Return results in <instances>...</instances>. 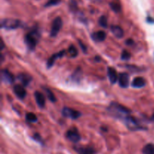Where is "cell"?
I'll return each mask as SVG.
<instances>
[{"instance_id":"1","label":"cell","mask_w":154,"mask_h":154,"mask_svg":"<svg viewBox=\"0 0 154 154\" xmlns=\"http://www.w3.org/2000/svg\"><path fill=\"white\" fill-rule=\"evenodd\" d=\"M108 112L111 117L123 120L127 116L130 115L131 111L123 105L113 102L108 107Z\"/></svg>"},{"instance_id":"2","label":"cell","mask_w":154,"mask_h":154,"mask_svg":"<svg viewBox=\"0 0 154 154\" xmlns=\"http://www.w3.org/2000/svg\"><path fill=\"white\" fill-rule=\"evenodd\" d=\"M41 38V31L38 27L35 26L26 35L24 38V42L27 48L30 51H34L36 45L38 43Z\"/></svg>"},{"instance_id":"3","label":"cell","mask_w":154,"mask_h":154,"mask_svg":"<svg viewBox=\"0 0 154 154\" xmlns=\"http://www.w3.org/2000/svg\"><path fill=\"white\" fill-rule=\"evenodd\" d=\"M123 122L126 124V127L131 131H138V130H146L147 128L144 127L142 124L137 120L135 117H132L131 115L127 116L123 120Z\"/></svg>"},{"instance_id":"4","label":"cell","mask_w":154,"mask_h":154,"mask_svg":"<svg viewBox=\"0 0 154 154\" xmlns=\"http://www.w3.org/2000/svg\"><path fill=\"white\" fill-rule=\"evenodd\" d=\"M22 26V22L19 20L5 18L1 20V28L5 29H16Z\"/></svg>"},{"instance_id":"5","label":"cell","mask_w":154,"mask_h":154,"mask_svg":"<svg viewBox=\"0 0 154 154\" xmlns=\"http://www.w3.org/2000/svg\"><path fill=\"white\" fill-rule=\"evenodd\" d=\"M66 137L67 139H69V141H72V143H75V144L78 143L81 141V135L75 127H73L68 130V132L66 134Z\"/></svg>"},{"instance_id":"6","label":"cell","mask_w":154,"mask_h":154,"mask_svg":"<svg viewBox=\"0 0 154 154\" xmlns=\"http://www.w3.org/2000/svg\"><path fill=\"white\" fill-rule=\"evenodd\" d=\"M62 26H63V20L60 17H57L54 19L53 21L52 26H51V37H56L59 32L61 29Z\"/></svg>"},{"instance_id":"7","label":"cell","mask_w":154,"mask_h":154,"mask_svg":"<svg viewBox=\"0 0 154 154\" xmlns=\"http://www.w3.org/2000/svg\"><path fill=\"white\" fill-rule=\"evenodd\" d=\"M62 114L65 117L71 118L72 120H76V119L79 118L81 116V112H79L78 111H75V110L72 109V108H68V107L63 108V111H62Z\"/></svg>"},{"instance_id":"8","label":"cell","mask_w":154,"mask_h":154,"mask_svg":"<svg viewBox=\"0 0 154 154\" xmlns=\"http://www.w3.org/2000/svg\"><path fill=\"white\" fill-rule=\"evenodd\" d=\"M1 79L2 81L9 84H12L15 81L14 75L8 69H2L1 71Z\"/></svg>"},{"instance_id":"9","label":"cell","mask_w":154,"mask_h":154,"mask_svg":"<svg viewBox=\"0 0 154 154\" xmlns=\"http://www.w3.org/2000/svg\"><path fill=\"white\" fill-rule=\"evenodd\" d=\"M66 51H65V50H63V51H60V52H58L57 54H53V55L48 59V62H47V68H48V69H51V68L54 66V63L57 61V59L62 58L63 57H64L65 54H66Z\"/></svg>"},{"instance_id":"10","label":"cell","mask_w":154,"mask_h":154,"mask_svg":"<svg viewBox=\"0 0 154 154\" xmlns=\"http://www.w3.org/2000/svg\"><path fill=\"white\" fill-rule=\"evenodd\" d=\"M14 93L16 95V96L17 98H19L20 99L23 100V99H25L26 96V90L25 87L23 85H15L13 88Z\"/></svg>"},{"instance_id":"11","label":"cell","mask_w":154,"mask_h":154,"mask_svg":"<svg viewBox=\"0 0 154 154\" xmlns=\"http://www.w3.org/2000/svg\"><path fill=\"white\" fill-rule=\"evenodd\" d=\"M119 85L122 88H127L129 84V76L126 72H122L119 75Z\"/></svg>"},{"instance_id":"12","label":"cell","mask_w":154,"mask_h":154,"mask_svg":"<svg viewBox=\"0 0 154 154\" xmlns=\"http://www.w3.org/2000/svg\"><path fill=\"white\" fill-rule=\"evenodd\" d=\"M82 78H83L82 69H81V68L78 67L76 69H75V72L72 73V75H71V80H72V81H73V82L78 84V83L81 82Z\"/></svg>"},{"instance_id":"13","label":"cell","mask_w":154,"mask_h":154,"mask_svg":"<svg viewBox=\"0 0 154 154\" xmlns=\"http://www.w3.org/2000/svg\"><path fill=\"white\" fill-rule=\"evenodd\" d=\"M107 70H108V78H109V81L110 82H111V84H116L119 78V75H117V71L112 67H108Z\"/></svg>"},{"instance_id":"14","label":"cell","mask_w":154,"mask_h":154,"mask_svg":"<svg viewBox=\"0 0 154 154\" xmlns=\"http://www.w3.org/2000/svg\"><path fill=\"white\" fill-rule=\"evenodd\" d=\"M107 37V35L105 32L104 31H97L96 32H93L91 35V38L94 42H102L105 40Z\"/></svg>"},{"instance_id":"15","label":"cell","mask_w":154,"mask_h":154,"mask_svg":"<svg viewBox=\"0 0 154 154\" xmlns=\"http://www.w3.org/2000/svg\"><path fill=\"white\" fill-rule=\"evenodd\" d=\"M17 79L20 81L23 86L27 87L32 81V77L26 73H20L17 75Z\"/></svg>"},{"instance_id":"16","label":"cell","mask_w":154,"mask_h":154,"mask_svg":"<svg viewBox=\"0 0 154 154\" xmlns=\"http://www.w3.org/2000/svg\"><path fill=\"white\" fill-rule=\"evenodd\" d=\"M35 99V102L37 105L40 107L41 108H44L45 105V97L42 93L39 91H35L34 93Z\"/></svg>"},{"instance_id":"17","label":"cell","mask_w":154,"mask_h":154,"mask_svg":"<svg viewBox=\"0 0 154 154\" xmlns=\"http://www.w3.org/2000/svg\"><path fill=\"white\" fill-rule=\"evenodd\" d=\"M75 150L78 154H96L95 149L91 147H75Z\"/></svg>"},{"instance_id":"18","label":"cell","mask_w":154,"mask_h":154,"mask_svg":"<svg viewBox=\"0 0 154 154\" xmlns=\"http://www.w3.org/2000/svg\"><path fill=\"white\" fill-rule=\"evenodd\" d=\"M146 84L145 80L141 77H138V78H134L132 82V86L134 88H141L144 87Z\"/></svg>"},{"instance_id":"19","label":"cell","mask_w":154,"mask_h":154,"mask_svg":"<svg viewBox=\"0 0 154 154\" xmlns=\"http://www.w3.org/2000/svg\"><path fill=\"white\" fill-rule=\"evenodd\" d=\"M111 32H112L113 34H114L116 37L118 38L123 37V34H124L123 30V29L120 26H119L112 25L111 26Z\"/></svg>"},{"instance_id":"20","label":"cell","mask_w":154,"mask_h":154,"mask_svg":"<svg viewBox=\"0 0 154 154\" xmlns=\"http://www.w3.org/2000/svg\"><path fill=\"white\" fill-rule=\"evenodd\" d=\"M142 152L144 154H154V145L153 144H148L143 148Z\"/></svg>"},{"instance_id":"21","label":"cell","mask_w":154,"mask_h":154,"mask_svg":"<svg viewBox=\"0 0 154 154\" xmlns=\"http://www.w3.org/2000/svg\"><path fill=\"white\" fill-rule=\"evenodd\" d=\"M44 90H45V91L46 92V94H47V96H48V99H49L51 102H57V99H56L55 96H54V94L53 93V92L51 91L49 88H46V87H45V88H44Z\"/></svg>"},{"instance_id":"22","label":"cell","mask_w":154,"mask_h":154,"mask_svg":"<svg viewBox=\"0 0 154 154\" xmlns=\"http://www.w3.org/2000/svg\"><path fill=\"white\" fill-rule=\"evenodd\" d=\"M26 120L29 123H35L37 122L38 118L35 114H34L33 113H28L26 114Z\"/></svg>"},{"instance_id":"23","label":"cell","mask_w":154,"mask_h":154,"mask_svg":"<svg viewBox=\"0 0 154 154\" xmlns=\"http://www.w3.org/2000/svg\"><path fill=\"white\" fill-rule=\"evenodd\" d=\"M69 55H70L71 57H72V58H75V57H76L78 55V49H77V48H75L74 45H71L69 48Z\"/></svg>"},{"instance_id":"24","label":"cell","mask_w":154,"mask_h":154,"mask_svg":"<svg viewBox=\"0 0 154 154\" xmlns=\"http://www.w3.org/2000/svg\"><path fill=\"white\" fill-rule=\"evenodd\" d=\"M69 8H70V10L72 12L75 13V12L78 11V8L77 2L75 0H69Z\"/></svg>"},{"instance_id":"25","label":"cell","mask_w":154,"mask_h":154,"mask_svg":"<svg viewBox=\"0 0 154 154\" xmlns=\"http://www.w3.org/2000/svg\"><path fill=\"white\" fill-rule=\"evenodd\" d=\"M110 7L112 9L113 11H114L115 13H119V12L121 11V7L118 3L111 2L110 3Z\"/></svg>"},{"instance_id":"26","label":"cell","mask_w":154,"mask_h":154,"mask_svg":"<svg viewBox=\"0 0 154 154\" xmlns=\"http://www.w3.org/2000/svg\"><path fill=\"white\" fill-rule=\"evenodd\" d=\"M99 23L103 28H107L108 27V19L105 16H101L99 20Z\"/></svg>"},{"instance_id":"27","label":"cell","mask_w":154,"mask_h":154,"mask_svg":"<svg viewBox=\"0 0 154 154\" xmlns=\"http://www.w3.org/2000/svg\"><path fill=\"white\" fill-rule=\"evenodd\" d=\"M61 2V0H48L45 5V7H51V6L57 5Z\"/></svg>"},{"instance_id":"28","label":"cell","mask_w":154,"mask_h":154,"mask_svg":"<svg viewBox=\"0 0 154 154\" xmlns=\"http://www.w3.org/2000/svg\"><path fill=\"white\" fill-rule=\"evenodd\" d=\"M131 57V54L129 51H127L126 50L123 51L121 54V59L123 60H129Z\"/></svg>"},{"instance_id":"29","label":"cell","mask_w":154,"mask_h":154,"mask_svg":"<svg viewBox=\"0 0 154 154\" xmlns=\"http://www.w3.org/2000/svg\"><path fill=\"white\" fill-rule=\"evenodd\" d=\"M32 138L35 140V141H37V142L40 143V144H44L43 139H42V137H41V135H39L38 133H35V135H33Z\"/></svg>"},{"instance_id":"30","label":"cell","mask_w":154,"mask_h":154,"mask_svg":"<svg viewBox=\"0 0 154 154\" xmlns=\"http://www.w3.org/2000/svg\"><path fill=\"white\" fill-rule=\"evenodd\" d=\"M78 45H79V46L81 47V48L82 49L83 52L85 53V54H87V48L86 47V45H84V43H83L82 42H81V40H78Z\"/></svg>"},{"instance_id":"31","label":"cell","mask_w":154,"mask_h":154,"mask_svg":"<svg viewBox=\"0 0 154 154\" xmlns=\"http://www.w3.org/2000/svg\"><path fill=\"white\" fill-rule=\"evenodd\" d=\"M134 44V42L132 39H127V40L126 41V45H129V46H131V45H132Z\"/></svg>"},{"instance_id":"32","label":"cell","mask_w":154,"mask_h":154,"mask_svg":"<svg viewBox=\"0 0 154 154\" xmlns=\"http://www.w3.org/2000/svg\"><path fill=\"white\" fill-rule=\"evenodd\" d=\"M147 21L148 23H154V20L151 17H148L147 18Z\"/></svg>"},{"instance_id":"33","label":"cell","mask_w":154,"mask_h":154,"mask_svg":"<svg viewBox=\"0 0 154 154\" xmlns=\"http://www.w3.org/2000/svg\"><path fill=\"white\" fill-rule=\"evenodd\" d=\"M95 60H96V62L102 61V60H101V57H95Z\"/></svg>"},{"instance_id":"34","label":"cell","mask_w":154,"mask_h":154,"mask_svg":"<svg viewBox=\"0 0 154 154\" xmlns=\"http://www.w3.org/2000/svg\"><path fill=\"white\" fill-rule=\"evenodd\" d=\"M150 120H151V121H153L154 122V113H153V115H152V117H150Z\"/></svg>"}]
</instances>
